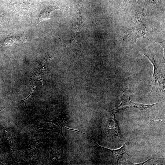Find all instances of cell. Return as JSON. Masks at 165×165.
Wrapping results in <instances>:
<instances>
[{"label": "cell", "mask_w": 165, "mask_h": 165, "mask_svg": "<svg viewBox=\"0 0 165 165\" xmlns=\"http://www.w3.org/2000/svg\"><path fill=\"white\" fill-rule=\"evenodd\" d=\"M152 63L154 68L151 79L152 86L150 93L156 94L163 98L165 95V80L163 74L156 64L153 56L149 53H143Z\"/></svg>", "instance_id": "cell-1"}, {"label": "cell", "mask_w": 165, "mask_h": 165, "mask_svg": "<svg viewBox=\"0 0 165 165\" xmlns=\"http://www.w3.org/2000/svg\"><path fill=\"white\" fill-rule=\"evenodd\" d=\"M123 94L121 97V104L114 110L118 112L120 109H125L127 108H135L138 109L144 110L150 108L152 107L158 105L160 103H158L152 105H145L133 102L131 101L130 99V97L131 95L130 96L127 93H126L123 90Z\"/></svg>", "instance_id": "cell-2"}, {"label": "cell", "mask_w": 165, "mask_h": 165, "mask_svg": "<svg viewBox=\"0 0 165 165\" xmlns=\"http://www.w3.org/2000/svg\"><path fill=\"white\" fill-rule=\"evenodd\" d=\"M85 0H80L78 3L74 6L75 10V19L73 23V29L75 32L78 33L84 26L82 19V12Z\"/></svg>", "instance_id": "cell-3"}, {"label": "cell", "mask_w": 165, "mask_h": 165, "mask_svg": "<svg viewBox=\"0 0 165 165\" xmlns=\"http://www.w3.org/2000/svg\"><path fill=\"white\" fill-rule=\"evenodd\" d=\"M149 32L147 27H145L137 29L129 30L121 33L124 35V38L126 39L136 41V39L138 38L143 37L147 38L145 37V35Z\"/></svg>", "instance_id": "cell-4"}, {"label": "cell", "mask_w": 165, "mask_h": 165, "mask_svg": "<svg viewBox=\"0 0 165 165\" xmlns=\"http://www.w3.org/2000/svg\"><path fill=\"white\" fill-rule=\"evenodd\" d=\"M130 140V139H129L128 141H127L126 142L124 145L122 147L116 150L111 149L105 148L99 145L96 141H94V142L96 145V147H97L103 150L109 151L112 152L115 156L117 160V164H118L119 160L121 158L123 155L124 154L126 153L128 155H129L130 154L129 148Z\"/></svg>", "instance_id": "cell-5"}, {"label": "cell", "mask_w": 165, "mask_h": 165, "mask_svg": "<svg viewBox=\"0 0 165 165\" xmlns=\"http://www.w3.org/2000/svg\"><path fill=\"white\" fill-rule=\"evenodd\" d=\"M27 39L24 35L16 37L7 35L0 42V47L15 44L18 42H25Z\"/></svg>", "instance_id": "cell-6"}, {"label": "cell", "mask_w": 165, "mask_h": 165, "mask_svg": "<svg viewBox=\"0 0 165 165\" xmlns=\"http://www.w3.org/2000/svg\"><path fill=\"white\" fill-rule=\"evenodd\" d=\"M77 33L73 37L71 40V42L72 47L74 48L77 56H80L81 54V43L79 35Z\"/></svg>", "instance_id": "cell-7"}, {"label": "cell", "mask_w": 165, "mask_h": 165, "mask_svg": "<svg viewBox=\"0 0 165 165\" xmlns=\"http://www.w3.org/2000/svg\"><path fill=\"white\" fill-rule=\"evenodd\" d=\"M56 9L55 8L50 7L43 10L40 13L39 17L37 19L38 21L37 25L41 21L50 19L51 12Z\"/></svg>", "instance_id": "cell-8"}, {"label": "cell", "mask_w": 165, "mask_h": 165, "mask_svg": "<svg viewBox=\"0 0 165 165\" xmlns=\"http://www.w3.org/2000/svg\"><path fill=\"white\" fill-rule=\"evenodd\" d=\"M154 159H163V158L156 157V156L155 155H152V156H151L149 159L148 160H146L145 162H143V163H131V162H130V161H129L128 160H127L128 162V163L129 164H130V165H143L144 164V163H145L146 162H147V161H148L149 160H151Z\"/></svg>", "instance_id": "cell-9"}, {"label": "cell", "mask_w": 165, "mask_h": 165, "mask_svg": "<svg viewBox=\"0 0 165 165\" xmlns=\"http://www.w3.org/2000/svg\"><path fill=\"white\" fill-rule=\"evenodd\" d=\"M163 48L164 50V54L163 56V60L164 61L165 59V40H163V41L161 42H159L157 41H156Z\"/></svg>", "instance_id": "cell-10"}, {"label": "cell", "mask_w": 165, "mask_h": 165, "mask_svg": "<svg viewBox=\"0 0 165 165\" xmlns=\"http://www.w3.org/2000/svg\"><path fill=\"white\" fill-rule=\"evenodd\" d=\"M129 0H127L128 2ZM137 0L138 1V0Z\"/></svg>", "instance_id": "cell-11"}]
</instances>
